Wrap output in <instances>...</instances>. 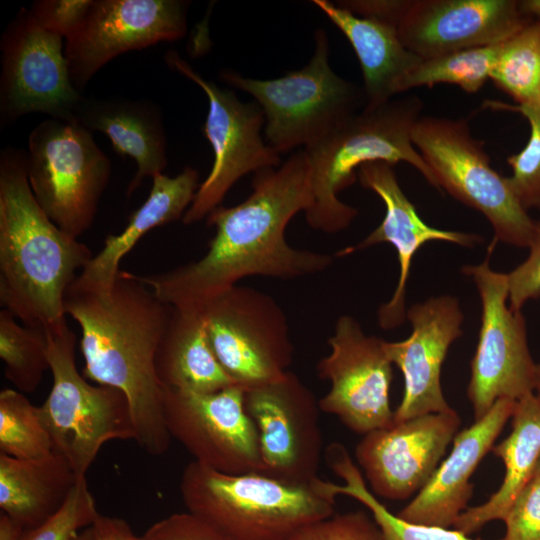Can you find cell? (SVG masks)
Listing matches in <instances>:
<instances>
[{"label":"cell","instance_id":"obj_1","mask_svg":"<svg viewBox=\"0 0 540 540\" xmlns=\"http://www.w3.org/2000/svg\"><path fill=\"white\" fill-rule=\"evenodd\" d=\"M312 203L310 166L300 149L279 167L254 173L252 193L242 203L209 213L215 235L202 258L139 277L173 308H200L249 276L295 279L322 272L330 255L294 248L285 237L290 220Z\"/></svg>","mask_w":540,"mask_h":540},{"label":"cell","instance_id":"obj_2","mask_svg":"<svg viewBox=\"0 0 540 540\" xmlns=\"http://www.w3.org/2000/svg\"><path fill=\"white\" fill-rule=\"evenodd\" d=\"M64 311L81 329L83 376L122 391L130 406L134 441L150 455L164 454L172 438L164 420V387L156 374L155 355L173 307L139 275L120 270L109 289L73 282Z\"/></svg>","mask_w":540,"mask_h":540},{"label":"cell","instance_id":"obj_3","mask_svg":"<svg viewBox=\"0 0 540 540\" xmlns=\"http://www.w3.org/2000/svg\"><path fill=\"white\" fill-rule=\"evenodd\" d=\"M90 249L56 226L29 185L25 152L0 153V304L22 324L65 321L64 299Z\"/></svg>","mask_w":540,"mask_h":540},{"label":"cell","instance_id":"obj_4","mask_svg":"<svg viewBox=\"0 0 540 540\" xmlns=\"http://www.w3.org/2000/svg\"><path fill=\"white\" fill-rule=\"evenodd\" d=\"M422 110L423 102L416 95L394 97L377 107H364L304 148L313 191V203L305 217L313 229L336 233L349 226L358 211L337 195L356 181V170L369 162L391 165L406 162L440 189L412 142V132Z\"/></svg>","mask_w":540,"mask_h":540},{"label":"cell","instance_id":"obj_5","mask_svg":"<svg viewBox=\"0 0 540 540\" xmlns=\"http://www.w3.org/2000/svg\"><path fill=\"white\" fill-rule=\"evenodd\" d=\"M179 490L187 511L232 540H291L333 515L336 503L315 479L293 485L261 473H221L195 460L183 469Z\"/></svg>","mask_w":540,"mask_h":540},{"label":"cell","instance_id":"obj_6","mask_svg":"<svg viewBox=\"0 0 540 540\" xmlns=\"http://www.w3.org/2000/svg\"><path fill=\"white\" fill-rule=\"evenodd\" d=\"M314 41L309 63L279 78L253 79L229 69L220 73L223 82L256 100L264 113L267 144L279 154L315 143L366 104L363 88L330 67L326 31L317 29Z\"/></svg>","mask_w":540,"mask_h":540},{"label":"cell","instance_id":"obj_7","mask_svg":"<svg viewBox=\"0 0 540 540\" xmlns=\"http://www.w3.org/2000/svg\"><path fill=\"white\" fill-rule=\"evenodd\" d=\"M52 387L39 406L53 452L78 478L86 477L102 446L112 440H135L129 402L111 386L92 385L76 367V336L66 320L45 328Z\"/></svg>","mask_w":540,"mask_h":540},{"label":"cell","instance_id":"obj_8","mask_svg":"<svg viewBox=\"0 0 540 540\" xmlns=\"http://www.w3.org/2000/svg\"><path fill=\"white\" fill-rule=\"evenodd\" d=\"M25 167L41 209L78 239L92 226L111 174L91 131L75 120L40 122L29 134Z\"/></svg>","mask_w":540,"mask_h":540},{"label":"cell","instance_id":"obj_9","mask_svg":"<svg viewBox=\"0 0 540 540\" xmlns=\"http://www.w3.org/2000/svg\"><path fill=\"white\" fill-rule=\"evenodd\" d=\"M412 142L439 187L480 211L491 223L496 240L529 247L535 221L508 178L491 167L488 155L465 120L421 117L413 129Z\"/></svg>","mask_w":540,"mask_h":540},{"label":"cell","instance_id":"obj_10","mask_svg":"<svg viewBox=\"0 0 540 540\" xmlns=\"http://www.w3.org/2000/svg\"><path fill=\"white\" fill-rule=\"evenodd\" d=\"M214 354L244 390L279 380L293 361L285 313L268 294L235 285L200 307Z\"/></svg>","mask_w":540,"mask_h":540},{"label":"cell","instance_id":"obj_11","mask_svg":"<svg viewBox=\"0 0 540 540\" xmlns=\"http://www.w3.org/2000/svg\"><path fill=\"white\" fill-rule=\"evenodd\" d=\"M165 61L171 69L198 85L209 103L203 134L212 146L214 161L182 218L184 224L190 225L220 206L241 177L277 168L281 158L261 137L265 117L256 102L244 103L233 91L205 79L174 50L166 53Z\"/></svg>","mask_w":540,"mask_h":540},{"label":"cell","instance_id":"obj_12","mask_svg":"<svg viewBox=\"0 0 540 540\" xmlns=\"http://www.w3.org/2000/svg\"><path fill=\"white\" fill-rule=\"evenodd\" d=\"M482 303L481 328L467 388L475 421L501 398L519 400L534 393L536 364L527 342L521 311L507 306V274L493 271L489 260L467 266Z\"/></svg>","mask_w":540,"mask_h":540},{"label":"cell","instance_id":"obj_13","mask_svg":"<svg viewBox=\"0 0 540 540\" xmlns=\"http://www.w3.org/2000/svg\"><path fill=\"white\" fill-rule=\"evenodd\" d=\"M62 39L38 25L26 8L7 26L0 45L2 124L32 112L75 120L83 96L71 81Z\"/></svg>","mask_w":540,"mask_h":540},{"label":"cell","instance_id":"obj_14","mask_svg":"<svg viewBox=\"0 0 540 540\" xmlns=\"http://www.w3.org/2000/svg\"><path fill=\"white\" fill-rule=\"evenodd\" d=\"M244 405L258 431L261 474L293 485L318 478L321 409L295 373L287 371L277 381L244 390Z\"/></svg>","mask_w":540,"mask_h":540},{"label":"cell","instance_id":"obj_15","mask_svg":"<svg viewBox=\"0 0 540 540\" xmlns=\"http://www.w3.org/2000/svg\"><path fill=\"white\" fill-rule=\"evenodd\" d=\"M163 415L171 438L198 463L225 474L262 473L258 431L241 386L213 393L164 388Z\"/></svg>","mask_w":540,"mask_h":540},{"label":"cell","instance_id":"obj_16","mask_svg":"<svg viewBox=\"0 0 540 540\" xmlns=\"http://www.w3.org/2000/svg\"><path fill=\"white\" fill-rule=\"evenodd\" d=\"M384 340L366 335L351 316H340L328 339L330 352L317 364L330 383L319 399L321 411L336 416L351 431L365 435L394 423L389 402L393 378Z\"/></svg>","mask_w":540,"mask_h":540},{"label":"cell","instance_id":"obj_17","mask_svg":"<svg viewBox=\"0 0 540 540\" xmlns=\"http://www.w3.org/2000/svg\"><path fill=\"white\" fill-rule=\"evenodd\" d=\"M188 6L181 0H92L79 28L66 38L73 85L80 92L120 54L182 38Z\"/></svg>","mask_w":540,"mask_h":540},{"label":"cell","instance_id":"obj_18","mask_svg":"<svg viewBox=\"0 0 540 540\" xmlns=\"http://www.w3.org/2000/svg\"><path fill=\"white\" fill-rule=\"evenodd\" d=\"M455 410L429 413L364 435L356 459L375 494L403 500L429 481L460 426Z\"/></svg>","mask_w":540,"mask_h":540},{"label":"cell","instance_id":"obj_19","mask_svg":"<svg viewBox=\"0 0 540 540\" xmlns=\"http://www.w3.org/2000/svg\"><path fill=\"white\" fill-rule=\"evenodd\" d=\"M530 19L514 0H412L396 29L407 49L431 58L500 44Z\"/></svg>","mask_w":540,"mask_h":540},{"label":"cell","instance_id":"obj_20","mask_svg":"<svg viewBox=\"0 0 540 540\" xmlns=\"http://www.w3.org/2000/svg\"><path fill=\"white\" fill-rule=\"evenodd\" d=\"M407 318L412 324L411 335L403 341L384 342L389 360L404 378L394 422L454 410L445 400L440 375L450 345L462 334L458 301L451 296L431 298L412 306Z\"/></svg>","mask_w":540,"mask_h":540},{"label":"cell","instance_id":"obj_21","mask_svg":"<svg viewBox=\"0 0 540 540\" xmlns=\"http://www.w3.org/2000/svg\"><path fill=\"white\" fill-rule=\"evenodd\" d=\"M357 178L364 188L372 190L382 199L386 208L385 217L362 242L343 249L337 255H349L357 250L384 242L395 247L400 265L399 280L392 298L378 310L380 327L393 329L400 326L406 317V284L411 261L417 250L424 243L432 240L473 246L481 238L473 234L442 230L427 225L403 193L393 165L389 163L382 161L366 163L358 169Z\"/></svg>","mask_w":540,"mask_h":540},{"label":"cell","instance_id":"obj_22","mask_svg":"<svg viewBox=\"0 0 540 540\" xmlns=\"http://www.w3.org/2000/svg\"><path fill=\"white\" fill-rule=\"evenodd\" d=\"M516 400L501 398L475 423L456 434L451 452L415 498L397 515L407 521L449 528L467 509L470 478L511 418Z\"/></svg>","mask_w":540,"mask_h":540},{"label":"cell","instance_id":"obj_23","mask_svg":"<svg viewBox=\"0 0 540 540\" xmlns=\"http://www.w3.org/2000/svg\"><path fill=\"white\" fill-rule=\"evenodd\" d=\"M75 120L89 131L105 134L120 156L137 164L127 188L131 195L145 177L163 172L167 165V140L159 107L148 100L83 97Z\"/></svg>","mask_w":540,"mask_h":540},{"label":"cell","instance_id":"obj_24","mask_svg":"<svg viewBox=\"0 0 540 540\" xmlns=\"http://www.w3.org/2000/svg\"><path fill=\"white\" fill-rule=\"evenodd\" d=\"M152 180L145 202L132 213L121 233L105 238L102 249L79 272L75 283L91 289L111 288L121 260L150 230L182 219L200 186L199 172L191 167L175 177L160 173Z\"/></svg>","mask_w":540,"mask_h":540},{"label":"cell","instance_id":"obj_25","mask_svg":"<svg viewBox=\"0 0 540 540\" xmlns=\"http://www.w3.org/2000/svg\"><path fill=\"white\" fill-rule=\"evenodd\" d=\"M312 3L350 42L363 75L365 108L396 97L403 79L422 60L403 45L396 27L359 17L328 0Z\"/></svg>","mask_w":540,"mask_h":540},{"label":"cell","instance_id":"obj_26","mask_svg":"<svg viewBox=\"0 0 540 540\" xmlns=\"http://www.w3.org/2000/svg\"><path fill=\"white\" fill-rule=\"evenodd\" d=\"M155 370L168 389L213 393L237 385L214 354L200 308H173L155 355Z\"/></svg>","mask_w":540,"mask_h":540},{"label":"cell","instance_id":"obj_27","mask_svg":"<svg viewBox=\"0 0 540 540\" xmlns=\"http://www.w3.org/2000/svg\"><path fill=\"white\" fill-rule=\"evenodd\" d=\"M78 479L55 452L37 459L0 453L1 511L25 530L37 527L62 507Z\"/></svg>","mask_w":540,"mask_h":540},{"label":"cell","instance_id":"obj_28","mask_svg":"<svg viewBox=\"0 0 540 540\" xmlns=\"http://www.w3.org/2000/svg\"><path fill=\"white\" fill-rule=\"evenodd\" d=\"M511 418V433L491 449L505 466L501 486L483 504L467 508L453 525L467 535L491 521H503L515 498L533 477L540 456V399L531 393L517 400Z\"/></svg>","mask_w":540,"mask_h":540},{"label":"cell","instance_id":"obj_29","mask_svg":"<svg viewBox=\"0 0 540 540\" xmlns=\"http://www.w3.org/2000/svg\"><path fill=\"white\" fill-rule=\"evenodd\" d=\"M324 459L331 471L345 483L339 485L320 479L321 488L332 497L346 495L366 506L385 540H482L473 539L455 528L413 523L391 513L366 487L360 470L342 444H329L324 451Z\"/></svg>","mask_w":540,"mask_h":540},{"label":"cell","instance_id":"obj_30","mask_svg":"<svg viewBox=\"0 0 540 540\" xmlns=\"http://www.w3.org/2000/svg\"><path fill=\"white\" fill-rule=\"evenodd\" d=\"M490 79L518 104L540 103V22L501 43Z\"/></svg>","mask_w":540,"mask_h":540},{"label":"cell","instance_id":"obj_31","mask_svg":"<svg viewBox=\"0 0 540 540\" xmlns=\"http://www.w3.org/2000/svg\"><path fill=\"white\" fill-rule=\"evenodd\" d=\"M0 358L5 376L16 390L34 392L50 370L45 329L20 324L9 311H0Z\"/></svg>","mask_w":540,"mask_h":540},{"label":"cell","instance_id":"obj_32","mask_svg":"<svg viewBox=\"0 0 540 540\" xmlns=\"http://www.w3.org/2000/svg\"><path fill=\"white\" fill-rule=\"evenodd\" d=\"M500 47L501 43L422 58L403 79L400 93L441 83L457 85L467 93H476L490 78Z\"/></svg>","mask_w":540,"mask_h":540},{"label":"cell","instance_id":"obj_33","mask_svg":"<svg viewBox=\"0 0 540 540\" xmlns=\"http://www.w3.org/2000/svg\"><path fill=\"white\" fill-rule=\"evenodd\" d=\"M0 451L19 459H37L53 452L39 406L15 389L0 392Z\"/></svg>","mask_w":540,"mask_h":540},{"label":"cell","instance_id":"obj_34","mask_svg":"<svg viewBox=\"0 0 540 540\" xmlns=\"http://www.w3.org/2000/svg\"><path fill=\"white\" fill-rule=\"evenodd\" d=\"M484 106L493 110L519 112L528 120L529 140L519 153L508 157L507 162L512 169V175L507 178L526 210L540 209V103L510 105L487 100Z\"/></svg>","mask_w":540,"mask_h":540},{"label":"cell","instance_id":"obj_35","mask_svg":"<svg viewBox=\"0 0 540 540\" xmlns=\"http://www.w3.org/2000/svg\"><path fill=\"white\" fill-rule=\"evenodd\" d=\"M99 515L86 477H81L62 507L37 527L26 529L21 540H75Z\"/></svg>","mask_w":540,"mask_h":540},{"label":"cell","instance_id":"obj_36","mask_svg":"<svg viewBox=\"0 0 540 540\" xmlns=\"http://www.w3.org/2000/svg\"><path fill=\"white\" fill-rule=\"evenodd\" d=\"M291 540H385L379 527L362 510L333 514L305 526Z\"/></svg>","mask_w":540,"mask_h":540},{"label":"cell","instance_id":"obj_37","mask_svg":"<svg viewBox=\"0 0 540 540\" xmlns=\"http://www.w3.org/2000/svg\"><path fill=\"white\" fill-rule=\"evenodd\" d=\"M502 540H540V476H533L507 511Z\"/></svg>","mask_w":540,"mask_h":540},{"label":"cell","instance_id":"obj_38","mask_svg":"<svg viewBox=\"0 0 540 540\" xmlns=\"http://www.w3.org/2000/svg\"><path fill=\"white\" fill-rule=\"evenodd\" d=\"M92 0H38L28 9L44 29L68 38L81 25Z\"/></svg>","mask_w":540,"mask_h":540},{"label":"cell","instance_id":"obj_39","mask_svg":"<svg viewBox=\"0 0 540 540\" xmlns=\"http://www.w3.org/2000/svg\"><path fill=\"white\" fill-rule=\"evenodd\" d=\"M139 540H232L217 528L187 511L174 513L152 524Z\"/></svg>","mask_w":540,"mask_h":540},{"label":"cell","instance_id":"obj_40","mask_svg":"<svg viewBox=\"0 0 540 540\" xmlns=\"http://www.w3.org/2000/svg\"><path fill=\"white\" fill-rule=\"evenodd\" d=\"M527 259L507 274L509 307L521 311L530 299L540 297V219L535 221V229Z\"/></svg>","mask_w":540,"mask_h":540},{"label":"cell","instance_id":"obj_41","mask_svg":"<svg viewBox=\"0 0 540 540\" xmlns=\"http://www.w3.org/2000/svg\"><path fill=\"white\" fill-rule=\"evenodd\" d=\"M412 0H346L338 1L337 5L353 14L376 20L397 28Z\"/></svg>","mask_w":540,"mask_h":540},{"label":"cell","instance_id":"obj_42","mask_svg":"<svg viewBox=\"0 0 540 540\" xmlns=\"http://www.w3.org/2000/svg\"><path fill=\"white\" fill-rule=\"evenodd\" d=\"M94 540H139L131 526L118 517L99 515L92 524Z\"/></svg>","mask_w":540,"mask_h":540},{"label":"cell","instance_id":"obj_43","mask_svg":"<svg viewBox=\"0 0 540 540\" xmlns=\"http://www.w3.org/2000/svg\"><path fill=\"white\" fill-rule=\"evenodd\" d=\"M24 527L4 512H0V540H21Z\"/></svg>","mask_w":540,"mask_h":540},{"label":"cell","instance_id":"obj_44","mask_svg":"<svg viewBox=\"0 0 540 540\" xmlns=\"http://www.w3.org/2000/svg\"><path fill=\"white\" fill-rule=\"evenodd\" d=\"M522 12L528 17H536L540 22V0L519 1Z\"/></svg>","mask_w":540,"mask_h":540},{"label":"cell","instance_id":"obj_45","mask_svg":"<svg viewBox=\"0 0 540 540\" xmlns=\"http://www.w3.org/2000/svg\"><path fill=\"white\" fill-rule=\"evenodd\" d=\"M75 540H94L92 525L82 530Z\"/></svg>","mask_w":540,"mask_h":540},{"label":"cell","instance_id":"obj_46","mask_svg":"<svg viewBox=\"0 0 540 540\" xmlns=\"http://www.w3.org/2000/svg\"><path fill=\"white\" fill-rule=\"evenodd\" d=\"M534 393L540 399V364H536L535 390Z\"/></svg>","mask_w":540,"mask_h":540},{"label":"cell","instance_id":"obj_47","mask_svg":"<svg viewBox=\"0 0 540 540\" xmlns=\"http://www.w3.org/2000/svg\"><path fill=\"white\" fill-rule=\"evenodd\" d=\"M533 476H540V456L537 460Z\"/></svg>","mask_w":540,"mask_h":540}]
</instances>
